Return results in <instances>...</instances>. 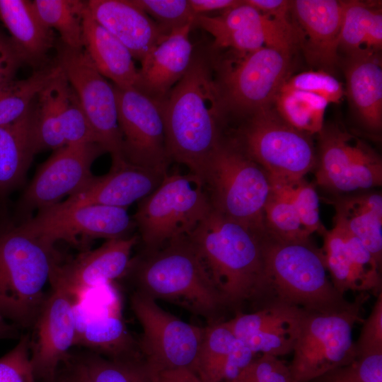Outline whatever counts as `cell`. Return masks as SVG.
<instances>
[{
    "label": "cell",
    "mask_w": 382,
    "mask_h": 382,
    "mask_svg": "<svg viewBox=\"0 0 382 382\" xmlns=\"http://www.w3.org/2000/svg\"><path fill=\"white\" fill-rule=\"evenodd\" d=\"M319 378L322 382H382V354L357 357Z\"/></svg>",
    "instance_id": "cell-44"
},
{
    "label": "cell",
    "mask_w": 382,
    "mask_h": 382,
    "mask_svg": "<svg viewBox=\"0 0 382 382\" xmlns=\"http://www.w3.org/2000/svg\"><path fill=\"white\" fill-rule=\"evenodd\" d=\"M33 4L42 22L60 35L63 45L83 49V22L87 1L79 0H35Z\"/></svg>",
    "instance_id": "cell-35"
},
{
    "label": "cell",
    "mask_w": 382,
    "mask_h": 382,
    "mask_svg": "<svg viewBox=\"0 0 382 382\" xmlns=\"http://www.w3.org/2000/svg\"><path fill=\"white\" fill-rule=\"evenodd\" d=\"M235 52L220 64L216 79L226 111L251 115L269 108L287 79L291 52L265 46Z\"/></svg>",
    "instance_id": "cell-10"
},
{
    "label": "cell",
    "mask_w": 382,
    "mask_h": 382,
    "mask_svg": "<svg viewBox=\"0 0 382 382\" xmlns=\"http://www.w3.org/2000/svg\"><path fill=\"white\" fill-rule=\"evenodd\" d=\"M60 67V66H59ZM66 76L62 69L38 93L33 103V124L38 151L64 146L61 127V95Z\"/></svg>",
    "instance_id": "cell-32"
},
{
    "label": "cell",
    "mask_w": 382,
    "mask_h": 382,
    "mask_svg": "<svg viewBox=\"0 0 382 382\" xmlns=\"http://www.w3.org/2000/svg\"><path fill=\"white\" fill-rule=\"evenodd\" d=\"M67 369L59 377L57 376L56 382H87L82 371L70 357L64 362Z\"/></svg>",
    "instance_id": "cell-51"
},
{
    "label": "cell",
    "mask_w": 382,
    "mask_h": 382,
    "mask_svg": "<svg viewBox=\"0 0 382 382\" xmlns=\"http://www.w3.org/2000/svg\"><path fill=\"white\" fill-rule=\"evenodd\" d=\"M57 379V378H56ZM56 379L54 380V381H49V382H56Z\"/></svg>",
    "instance_id": "cell-54"
},
{
    "label": "cell",
    "mask_w": 382,
    "mask_h": 382,
    "mask_svg": "<svg viewBox=\"0 0 382 382\" xmlns=\"http://www.w3.org/2000/svg\"><path fill=\"white\" fill-rule=\"evenodd\" d=\"M0 19L23 63L37 67L54 45L53 30L47 27L28 0H0Z\"/></svg>",
    "instance_id": "cell-26"
},
{
    "label": "cell",
    "mask_w": 382,
    "mask_h": 382,
    "mask_svg": "<svg viewBox=\"0 0 382 382\" xmlns=\"http://www.w3.org/2000/svg\"><path fill=\"white\" fill-rule=\"evenodd\" d=\"M376 296L355 342L357 357L382 354V292Z\"/></svg>",
    "instance_id": "cell-46"
},
{
    "label": "cell",
    "mask_w": 382,
    "mask_h": 382,
    "mask_svg": "<svg viewBox=\"0 0 382 382\" xmlns=\"http://www.w3.org/2000/svg\"><path fill=\"white\" fill-rule=\"evenodd\" d=\"M202 182L214 210L253 231L265 230L264 208L272 190L270 178L234 139H223Z\"/></svg>",
    "instance_id": "cell-6"
},
{
    "label": "cell",
    "mask_w": 382,
    "mask_h": 382,
    "mask_svg": "<svg viewBox=\"0 0 382 382\" xmlns=\"http://www.w3.org/2000/svg\"><path fill=\"white\" fill-rule=\"evenodd\" d=\"M340 47L350 54L382 47V13L359 1H344Z\"/></svg>",
    "instance_id": "cell-31"
},
{
    "label": "cell",
    "mask_w": 382,
    "mask_h": 382,
    "mask_svg": "<svg viewBox=\"0 0 382 382\" xmlns=\"http://www.w3.org/2000/svg\"><path fill=\"white\" fill-rule=\"evenodd\" d=\"M60 121L66 145L98 144L79 98L66 77L61 95Z\"/></svg>",
    "instance_id": "cell-39"
},
{
    "label": "cell",
    "mask_w": 382,
    "mask_h": 382,
    "mask_svg": "<svg viewBox=\"0 0 382 382\" xmlns=\"http://www.w3.org/2000/svg\"><path fill=\"white\" fill-rule=\"evenodd\" d=\"M236 337L224 322L204 328L195 372L202 382H221L222 374Z\"/></svg>",
    "instance_id": "cell-37"
},
{
    "label": "cell",
    "mask_w": 382,
    "mask_h": 382,
    "mask_svg": "<svg viewBox=\"0 0 382 382\" xmlns=\"http://www.w3.org/2000/svg\"><path fill=\"white\" fill-rule=\"evenodd\" d=\"M319 134L316 185L336 196L381 186L382 161L374 150L337 127Z\"/></svg>",
    "instance_id": "cell-12"
},
{
    "label": "cell",
    "mask_w": 382,
    "mask_h": 382,
    "mask_svg": "<svg viewBox=\"0 0 382 382\" xmlns=\"http://www.w3.org/2000/svg\"><path fill=\"white\" fill-rule=\"evenodd\" d=\"M76 299L66 290L52 286L30 337V359L36 378H57L59 367L75 345Z\"/></svg>",
    "instance_id": "cell-17"
},
{
    "label": "cell",
    "mask_w": 382,
    "mask_h": 382,
    "mask_svg": "<svg viewBox=\"0 0 382 382\" xmlns=\"http://www.w3.org/2000/svg\"><path fill=\"white\" fill-rule=\"evenodd\" d=\"M1 35V33L0 32V35Z\"/></svg>",
    "instance_id": "cell-55"
},
{
    "label": "cell",
    "mask_w": 382,
    "mask_h": 382,
    "mask_svg": "<svg viewBox=\"0 0 382 382\" xmlns=\"http://www.w3.org/2000/svg\"><path fill=\"white\" fill-rule=\"evenodd\" d=\"M263 232L212 209L189 237L226 306L250 301L257 310L263 304Z\"/></svg>",
    "instance_id": "cell-2"
},
{
    "label": "cell",
    "mask_w": 382,
    "mask_h": 382,
    "mask_svg": "<svg viewBox=\"0 0 382 382\" xmlns=\"http://www.w3.org/2000/svg\"><path fill=\"white\" fill-rule=\"evenodd\" d=\"M113 86L123 157L134 165L167 174L171 161L161 102L134 86Z\"/></svg>",
    "instance_id": "cell-14"
},
{
    "label": "cell",
    "mask_w": 382,
    "mask_h": 382,
    "mask_svg": "<svg viewBox=\"0 0 382 382\" xmlns=\"http://www.w3.org/2000/svg\"><path fill=\"white\" fill-rule=\"evenodd\" d=\"M345 67L349 98L362 124L374 132L382 127V68L377 52L350 54Z\"/></svg>",
    "instance_id": "cell-25"
},
{
    "label": "cell",
    "mask_w": 382,
    "mask_h": 382,
    "mask_svg": "<svg viewBox=\"0 0 382 382\" xmlns=\"http://www.w3.org/2000/svg\"><path fill=\"white\" fill-rule=\"evenodd\" d=\"M54 245L19 224H0V317L33 329L47 297L45 286L61 261Z\"/></svg>",
    "instance_id": "cell-5"
},
{
    "label": "cell",
    "mask_w": 382,
    "mask_h": 382,
    "mask_svg": "<svg viewBox=\"0 0 382 382\" xmlns=\"http://www.w3.org/2000/svg\"><path fill=\"white\" fill-rule=\"evenodd\" d=\"M139 236L109 239L100 247L62 260L52 271L51 286H58L78 298L86 292L127 275L133 248Z\"/></svg>",
    "instance_id": "cell-18"
},
{
    "label": "cell",
    "mask_w": 382,
    "mask_h": 382,
    "mask_svg": "<svg viewBox=\"0 0 382 382\" xmlns=\"http://www.w3.org/2000/svg\"><path fill=\"white\" fill-rule=\"evenodd\" d=\"M265 230L280 239L303 242L311 236L303 226L291 202L279 192L272 190L264 208Z\"/></svg>",
    "instance_id": "cell-38"
},
{
    "label": "cell",
    "mask_w": 382,
    "mask_h": 382,
    "mask_svg": "<svg viewBox=\"0 0 382 382\" xmlns=\"http://www.w3.org/2000/svg\"><path fill=\"white\" fill-rule=\"evenodd\" d=\"M250 116L234 140L266 171L272 185L302 180L315 169L317 154L311 134L294 128L270 108Z\"/></svg>",
    "instance_id": "cell-9"
},
{
    "label": "cell",
    "mask_w": 382,
    "mask_h": 382,
    "mask_svg": "<svg viewBox=\"0 0 382 382\" xmlns=\"http://www.w3.org/2000/svg\"><path fill=\"white\" fill-rule=\"evenodd\" d=\"M129 273L135 291L178 304L210 323L218 322L226 306L189 237L173 240L132 259Z\"/></svg>",
    "instance_id": "cell-4"
},
{
    "label": "cell",
    "mask_w": 382,
    "mask_h": 382,
    "mask_svg": "<svg viewBox=\"0 0 382 382\" xmlns=\"http://www.w3.org/2000/svg\"><path fill=\"white\" fill-rule=\"evenodd\" d=\"M72 359L87 382H156L158 374L142 355L109 359L88 352Z\"/></svg>",
    "instance_id": "cell-33"
},
{
    "label": "cell",
    "mask_w": 382,
    "mask_h": 382,
    "mask_svg": "<svg viewBox=\"0 0 382 382\" xmlns=\"http://www.w3.org/2000/svg\"><path fill=\"white\" fill-rule=\"evenodd\" d=\"M156 382H202L194 371L178 369L164 371L157 375Z\"/></svg>",
    "instance_id": "cell-50"
},
{
    "label": "cell",
    "mask_w": 382,
    "mask_h": 382,
    "mask_svg": "<svg viewBox=\"0 0 382 382\" xmlns=\"http://www.w3.org/2000/svg\"><path fill=\"white\" fill-rule=\"evenodd\" d=\"M322 249L330 280L341 294L347 291L378 296L381 292V265L364 245L344 228L334 224L323 233Z\"/></svg>",
    "instance_id": "cell-20"
},
{
    "label": "cell",
    "mask_w": 382,
    "mask_h": 382,
    "mask_svg": "<svg viewBox=\"0 0 382 382\" xmlns=\"http://www.w3.org/2000/svg\"><path fill=\"white\" fill-rule=\"evenodd\" d=\"M105 149L92 143L66 145L57 149L38 168L18 202V211L27 215L52 207L65 196L83 188L94 176L91 166Z\"/></svg>",
    "instance_id": "cell-16"
},
{
    "label": "cell",
    "mask_w": 382,
    "mask_h": 382,
    "mask_svg": "<svg viewBox=\"0 0 382 382\" xmlns=\"http://www.w3.org/2000/svg\"><path fill=\"white\" fill-rule=\"evenodd\" d=\"M161 27L170 32L172 29L192 25L197 16L189 0H132Z\"/></svg>",
    "instance_id": "cell-41"
},
{
    "label": "cell",
    "mask_w": 382,
    "mask_h": 382,
    "mask_svg": "<svg viewBox=\"0 0 382 382\" xmlns=\"http://www.w3.org/2000/svg\"><path fill=\"white\" fill-rule=\"evenodd\" d=\"M282 86L317 95L325 99L328 103H339L345 93L342 83L323 70L301 72L287 79Z\"/></svg>",
    "instance_id": "cell-42"
},
{
    "label": "cell",
    "mask_w": 382,
    "mask_h": 382,
    "mask_svg": "<svg viewBox=\"0 0 382 382\" xmlns=\"http://www.w3.org/2000/svg\"><path fill=\"white\" fill-rule=\"evenodd\" d=\"M192 25L172 29L140 62L135 87L162 101L183 78L193 59L190 40Z\"/></svg>",
    "instance_id": "cell-23"
},
{
    "label": "cell",
    "mask_w": 382,
    "mask_h": 382,
    "mask_svg": "<svg viewBox=\"0 0 382 382\" xmlns=\"http://www.w3.org/2000/svg\"><path fill=\"white\" fill-rule=\"evenodd\" d=\"M21 329L0 317V340L20 338Z\"/></svg>",
    "instance_id": "cell-52"
},
{
    "label": "cell",
    "mask_w": 382,
    "mask_h": 382,
    "mask_svg": "<svg viewBox=\"0 0 382 382\" xmlns=\"http://www.w3.org/2000/svg\"><path fill=\"white\" fill-rule=\"evenodd\" d=\"M274 102L279 116L294 128L305 133H320L329 104L315 94L281 87Z\"/></svg>",
    "instance_id": "cell-34"
},
{
    "label": "cell",
    "mask_w": 382,
    "mask_h": 382,
    "mask_svg": "<svg viewBox=\"0 0 382 382\" xmlns=\"http://www.w3.org/2000/svg\"><path fill=\"white\" fill-rule=\"evenodd\" d=\"M166 175L134 165L125 158L112 159L108 173L93 176L83 188L59 204L65 207L100 204L127 209L151 194Z\"/></svg>",
    "instance_id": "cell-21"
},
{
    "label": "cell",
    "mask_w": 382,
    "mask_h": 382,
    "mask_svg": "<svg viewBox=\"0 0 382 382\" xmlns=\"http://www.w3.org/2000/svg\"><path fill=\"white\" fill-rule=\"evenodd\" d=\"M130 303L141 326L138 342L147 363L157 373L178 369L195 372L204 328L186 323L135 291Z\"/></svg>",
    "instance_id": "cell-11"
},
{
    "label": "cell",
    "mask_w": 382,
    "mask_h": 382,
    "mask_svg": "<svg viewBox=\"0 0 382 382\" xmlns=\"http://www.w3.org/2000/svg\"><path fill=\"white\" fill-rule=\"evenodd\" d=\"M38 152L32 103L21 117L0 125V197L7 195L23 183Z\"/></svg>",
    "instance_id": "cell-28"
},
{
    "label": "cell",
    "mask_w": 382,
    "mask_h": 382,
    "mask_svg": "<svg viewBox=\"0 0 382 382\" xmlns=\"http://www.w3.org/2000/svg\"><path fill=\"white\" fill-rule=\"evenodd\" d=\"M265 297L262 306L279 303L307 312H331L349 306L334 287L321 248L311 240L287 241L262 234ZM261 307V308H262Z\"/></svg>",
    "instance_id": "cell-3"
},
{
    "label": "cell",
    "mask_w": 382,
    "mask_h": 382,
    "mask_svg": "<svg viewBox=\"0 0 382 382\" xmlns=\"http://www.w3.org/2000/svg\"><path fill=\"white\" fill-rule=\"evenodd\" d=\"M202 181L190 173H167L158 186L139 202L133 216L146 251L190 237L212 210Z\"/></svg>",
    "instance_id": "cell-7"
},
{
    "label": "cell",
    "mask_w": 382,
    "mask_h": 382,
    "mask_svg": "<svg viewBox=\"0 0 382 382\" xmlns=\"http://www.w3.org/2000/svg\"><path fill=\"white\" fill-rule=\"evenodd\" d=\"M289 382H298V381H296V380L292 379V380H291Z\"/></svg>",
    "instance_id": "cell-53"
},
{
    "label": "cell",
    "mask_w": 382,
    "mask_h": 382,
    "mask_svg": "<svg viewBox=\"0 0 382 382\" xmlns=\"http://www.w3.org/2000/svg\"><path fill=\"white\" fill-rule=\"evenodd\" d=\"M367 294L360 293L342 310L304 313L288 366L292 379L311 382L357 357L352 330L356 323L361 321Z\"/></svg>",
    "instance_id": "cell-8"
},
{
    "label": "cell",
    "mask_w": 382,
    "mask_h": 382,
    "mask_svg": "<svg viewBox=\"0 0 382 382\" xmlns=\"http://www.w3.org/2000/svg\"><path fill=\"white\" fill-rule=\"evenodd\" d=\"M91 16L141 62L169 33L132 0H90Z\"/></svg>",
    "instance_id": "cell-22"
},
{
    "label": "cell",
    "mask_w": 382,
    "mask_h": 382,
    "mask_svg": "<svg viewBox=\"0 0 382 382\" xmlns=\"http://www.w3.org/2000/svg\"><path fill=\"white\" fill-rule=\"evenodd\" d=\"M272 190L291 202L310 235L315 232L323 234L326 228L320 219L319 198L313 184L303 178L287 184L272 185Z\"/></svg>",
    "instance_id": "cell-40"
},
{
    "label": "cell",
    "mask_w": 382,
    "mask_h": 382,
    "mask_svg": "<svg viewBox=\"0 0 382 382\" xmlns=\"http://www.w3.org/2000/svg\"><path fill=\"white\" fill-rule=\"evenodd\" d=\"M20 224L53 245L60 241L76 245L83 240L126 237L135 226L125 208L100 204L65 207L59 203L37 211Z\"/></svg>",
    "instance_id": "cell-15"
},
{
    "label": "cell",
    "mask_w": 382,
    "mask_h": 382,
    "mask_svg": "<svg viewBox=\"0 0 382 382\" xmlns=\"http://www.w3.org/2000/svg\"><path fill=\"white\" fill-rule=\"evenodd\" d=\"M289 366L279 357L262 354L253 360L228 382H289Z\"/></svg>",
    "instance_id": "cell-45"
},
{
    "label": "cell",
    "mask_w": 382,
    "mask_h": 382,
    "mask_svg": "<svg viewBox=\"0 0 382 382\" xmlns=\"http://www.w3.org/2000/svg\"><path fill=\"white\" fill-rule=\"evenodd\" d=\"M76 320L74 345L109 359L142 355L138 340L134 338L117 312L82 316L76 305Z\"/></svg>",
    "instance_id": "cell-30"
},
{
    "label": "cell",
    "mask_w": 382,
    "mask_h": 382,
    "mask_svg": "<svg viewBox=\"0 0 382 382\" xmlns=\"http://www.w3.org/2000/svg\"><path fill=\"white\" fill-rule=\"evenodd\" d=\"M190 7L196 16L207 12L225 11L242 3L240 0H189Z\"/></svg>",
    "instance_id": "cell-49"
},
{
    "label": "cell",
    "mask_w": 382,
    "mask_h": 382,
    "mask_svg": "<svg viewBox=\"0 0 382 382\" xmlns=\"http://www.w3.org/2000/svg\"><path fill=\"white\" fill-rule=\"evenodd\" d=\"M24 64L10 37L0 35V90L15 80L16 74Z\"/></svg>",
    "instance_id": "cell-47"
},
{
    "label": "cell",
    "mask_w": 382,
    "mask_h": 382,
    "mask_svg": "<svg viewBox=\"0 0 382 382\" xmlns=\"http://www.w3.org/2000/svg\"><path fill=\"white\" fill-rule=\"evenodd\" d=\"M343 8L344 1H291L311 64L328 69L337 63Z\"/></svg>",
    "instance_id": "cell-24"
},
{
    "label": "cell",
    "mask_w": 382,
    "mask_h": 382,
    "mask_svg": "<svg viewBox=\"0 0 382 382\" xmlns=\"http://www.w3.org/2000/svg\"><path fill=\"white\" fill-rule=\"evenodd\" d=\"M30 359V335H21L17 345L0 357V382H35Z\"/></svg>",
    "instance_id": "cell-43"
},
{
    "label": "cell",
    "mask_w": 382,
    "mask_h": 382,
    "mask_svg": "<svg viewBox=\"0 0 382 382\" xmlns=\"http://www.w3.org/2000/svg\"><path fill=\"white\" fill-rule=\"evenodd\" d=\"M57 64L76 92L98 144L112 158L123 157L113 84L98 71L83 48L74 49L61 42Z\"/></svg>",
    "instance_id": "cell-13"
},
{
    "label": "cell",
    "mask_w": 382,
    "mask_h": 382,
    "mask_svg": "<svg viewBox=\"0 0 382 382\" xmlns=\"http://www.w3.org/2000/svg\"><path fill=\"white\" fill-rule=\"evenodd\" d=\"M306 311L273 303L253 312H238L224 325L256 355L279 357L292 352Z\"/></svg>",
    "instance_id": "cell-19"
},
{
    "label": "cell",
    "mask_w": 382,
    "mask_h": 382,
    "mask_svg": "<svg viewBox=\"0 0 382 382\" xmlns=\"http://www.w3.org/2000/svg\"><path fill=\"white\" fill-rule=\"evenodd\" d=\"M334 224L357 238L382 266V195L365 192L337 196L332 201Z\"/></svg>",
    "instance_id": "cell-29"
},
{
    "label": "cell",
    "mask_w": 382,
    "mask_h": 382,
    "mask_svg": "<svg viewBox=\"0 0 382 382\" xmlns=\"http://www.w3.org/2000/svg\"><path fill=\"white\" fill-rule=\"evenodd\" d=\"M83 46L98 71L113 85L136 86L138 69L131 53L91 16L88 7L83 16Z\"/></svg>",
    "instance_id": "cell-27"
},
{
    "label": "cell",
    "mask_w": 382,
    "mask_h": 382,
    "mask_svg": "<svg viewBox=\"0 0 382 382\" xmlns=\"http://www.w3.org/2000/svg\"><path fill=\"white\" fill-rule=\"evenodd\" d=\"M59 66H43L27 79L14 80L0 90V125L21 117L31 107L38 93L59 72Z\"/></svg>",
    "instance_id": "cell-36"
},
{
    "label": "cell",
    "mask_w": 382,
    "mask_h": 382,
    "mask_svg": "<svg viewBox=\"0 0 382 382\" xmlns=\"http://www.w3.org/2000/svg\"><path fill=\"white\" fill-rule=\"evenodd\" d=\"M247 4L270 18L290 23L288 18L291 12V1L287 0H244Z\"/></svg>",
    "instance_id": "cell-48"
},
{
    "label": "cell",
    "mask_w": 382,
    "mask_h": 382,
    "mask_svg": "<svg viewBox=\"0 0 382 382\" xmlns=\"http://www.w3.org/2000/svg\"><path fill=\"white\" fill-rule=\"evenodd\" d=\"M161 105L170 161L185 166L202 181L224 139L221 131L226 112L209 61L194 56L185 74Z\"/></svg>",
    "instance_id": "cell-1"
}]
</instances>
